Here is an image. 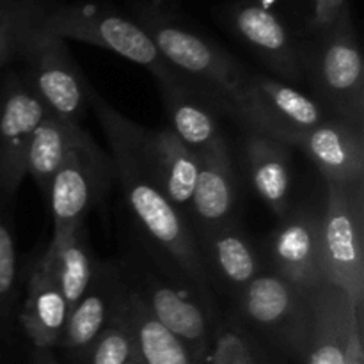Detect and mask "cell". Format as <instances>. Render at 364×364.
<instances>
[{"label": "cell", "instance_id": "6da1fadb", "mask_svg": "<svg viewBox=\"0 0 364 364\" xmlns=\"http://www.w3.org/2000/svg\"><path fill=\"white\" fill-rule=\"evenodd\" d=\"M89 107L95 109L109 141L114 176L119 181L142 245L160 270L166 272L167 279L191 290L215 315V297L194 231L188 220L164 198L142 164L135 141L137 123L114 109L92 87L89 91Z\"/></svg>", "mask_w": 364, "mask_h": 364}, {"label": "cell", "instance_id": "7a4b0ae2", "mask_svg": "<svg viewBox=\"0 0 364 364\" xmlns=\"http://www.w3.org/2000/svg\"><path fill=\"white\" fill-rule=\"evenodd\" d=\"M137 23L148 32L160 55L174 71L205 89L220 109L245 127V92L252 73L219 45L160 11L146 7L139 13Z\"/></svg>", "mask_w": 364, "mask_h": 364}, {"label": "cell", "instance_id": "3957f363", "mask_svg": "<svg viewBox=\"0 0 364 364\" xmlns=\"http://www.w3.org/2000/svg\"><path fill=\"white\" fill-rule=\"evenodd\" d=\"M316 34L315 46L306 50L304 66V77L315 92L313 98L331 117L363 128L364 66L350 11Z\"/></svg>", "mask_w": 364, "mask_h": 364}, {"label": "cell", "instance_id": "277c9868", "mask_svg": "<svg viewBox=\"0 0 364 364\" xmlns=\"http://www.w3.org/2000/svg\"><path fill=\"white\" fill-rule=\"evenodd\" d=\"M364 180L327 183L320 212V263L326 283L340 288L364 315Z\"/></svg>", "mask_w": 364, "mask_h": 364}, {"label": "cell", "instance_id": "5b68a950", "mask_svg": "<svg viewBox=\"0 0 364 364\" xmlns=\"http://www.w3.org/2000/svg\"><path fill=\"white\" fill-rule=\"evenodd\" d=\"M39 27L59 36L64 41L75 39L117 53L123 59L146 68L155 80L176 73L137 21L128 20L105 7L52 0L39 20Z\"/></svg>", "mask_w": 364, "mask_h": 364}, {"label": "cell", "instance_id": "8992f818", "mask_svg": "<svg viewBox=\"0 0 364 364\" xmlns=\"http://www.w3.org/2000/svg\"><path fill=\"white\" fill-rule=\"evenodd\" d=\"M18 59L23 60L25 71L21 75L46 112L82 124L91 85L75 63L66 41L43 31L38 21L25 39Z\"/></svg>", "mask_w": 364, "mask_h": 364}, {"label": "cell", "instance_id": "52a82bcc", "mask_svg": "<svg viewBox=\"0 0 364 364\" xmlns=\"http://www.w3.org/2000/svg\"><path fill=\"white\" fill-rule=\"evenodd\" d=\"M112 176L110 156L87 135L60 164L50 183L46 201L53 233L48 245H57L84 226L87 213L105 198Z\"/></svg>", "mask_w": 364, "mask_h": 364}, {"label": "cell", "instance_id": "ba28073f", "mask_svg": "<svg viewBox=\"0 0 364 364\" xmlns=\"http://www.w3.org/2000/svg\"><path fill=\"white\" fill-rule=\"evenodd\" d=\"M240 318L277 347L302 358L308 333V290L262 272L237 297Z\"/></svg>", "mask_w": 364, "mask_h": 364}, {"label": "cell", "instance_id": "9c48e42d", "mask_svg": "<svg viewBox=\"0 0 364 364\" xmlns=\"http://www.w3.org/2000/svg\"><path fill=\"white\" fill-rule=\"evenodd\" d=\"M123 270L151 315L191 350L196 361L205 363L213 345V313L191 290L146 267H123Z\"/></svg>", "mask_w": 364, "mask_h": 364}, {"label": "cell", "instance_id": "30bf717a", "mask_svg": "<svg viewBox=\"0 0 364 364\" xmlns=\"http://www.w3.org/2000/svg\"><path fill=\"white\" fill-rule=\"evenodd\" d=\"M313 96L279 78L251 75L245 92V128L290 146L304 132L329 119Z\"/></svg>", "mask_w": 364, "mask_h": 364}, {"label": "cell", "instance_id": "8fae6325", "mask_svg": "<svg viewBox=\"0 0 364 364\" xmlns=\"http://www.w3.org/2000/svg\"><path fill=\"white\" fill-rule=\"evenodd\" d=\"M45 107L21 73L0 85V194L11 199L27 176L25 162L31 139L45 116Z\"/></svg>", "mask_w": 364, "mask_h": 364}, {"label": "cell", "instance_id": "7c38bea8", "mask_svg": "<svg viewBox=\"0 0 364 364\" xmlns=\"http://www.w3.org/2000/svg\"><path fill=\"white\" fill-rule=\"evenodd\" d=\"M270 272L309 290L326 283L320 263V212L299 208L281 217L265 242Z\"/></svg>", "mask_w": 364, "mask_h": 364}, {"label": "cell", "instance_id": "4fadbf2b", "mask_svg": "<svg viewBox=\"0 0 364 364\" xmlns=\"http://www.w3.org/2000/svg\"><path fill=\"white\" fill-rule=\"evenodd\" d=\"M124 291L123 267L112 262H98L87 290L68 313L59 348L73 364L84 363L89 348L114 318Z\"/></svg>", "mask_w": 364, "mask_h": 364}, {"label": "cell", "instance_id": "5bb4252c", "mask_svg": "<svg viewBox=\"0 0 364 364\" xmlns=\"http://www.w3.org/2000/svg\"><path fill=\"white\" fill-rule=\"evenodd\" d=\"M135 141L142 164L164 198L188 220L201 155L185 146L171 130H149L137 124Z\"/></svg>", "mask_w": 364, "mask_h": 364}, {"label": "cell", "instance_id": "9a60e30c", "mask_svg": "<svg viewBox=\"0 0 364 364\" xmlns=\"http://www.w3.org/2000/svg\"><path fill=\"white\" fill-rule=\"evenodd\" d=\"M231 27L238 38L283 80L304 77L306 48L290 34L283 21L258 4H240L231 11Z\"/></svg>", "mask_w": 364, "mask_h": 364}, {"label": "cell", "instance_id": "2e32d148", "mask_svg": "<svg viewBox=\"0 0 364 364\" xmlns=\"http://www.w3.org/2000/svg\"><path fill=\"white\" fill-rule=\"evenodd\" d=\"M237 201L233 166L223 135L201 153L198 180L188 208V224L194 235L233 224Z\"/></svg>", "mask_w": 364, "mask_h": 364}, {"label": "cell", "instance_id": "e0dca14e", "mask_svg": "<svg viewBox=\"0 0 364 364\" xmlns=\"http://www.w3.org/2000/svg\"><path fill=\"white\" fill-rule=\"evenodd\" d=\"M212 290L220 288L235 299L263 272L258 249L238 224L196 235Z\"/></svg>", "mask_w": 364, "mask_h": 364}, {"label": "cell", "instance_id": "ac0fdd59", "mask_svg": "<svg viewBox=\"0 0 364 364\" xmlns=\"http://www.w3.org/2000/svg\"><path fill=\"white\" fill-rule=\"evenodd\" d=\"M290 146L301 149L315 164L327 183L364 180L363 128L329 117L295 137Z\"/></svg>", "mask_w": 364, "mask_h": 364}, {"label": "cell", "instance_id": "d6986e66", "mask_svg": "<svg viewBox=\"0 0 364 364\" xmlns=\"http://www.w3.org/2000/svg\"><path fill=\"white\" fill-rule=\"evenodd\" d=\"M156 84L171 123L169 130L185 146L201 155L217 139L223 137L217 121V109L220 107L205 89L178 71L156 80Z\"/></svg>", "mask_w": 364, "mask_h": 364}, {"label": "cell", "instance_id": "ffe728a7", "mask_svg": "<svg viewBox=\"0 0 364 364\" xmlns=\"http://www.w3.org/2000/svg\"><path fill=\"white\" fill-rule=\"evenodd\" d=\"M352 306L340 288L322 283L308 290L306 364H343Z\"/></svg>", "mask_w": 364, "mask_h": 364}, {"label": "cell", "instance_id": "44dd1931", "mask_svg": "<svg viewBox=\"0 0 364 364\" xmlns=\"http://www.w3.org/2000/svg\"><path fill=\"white\" fill-rule=\"evenodd\" d=\"M68 313L70 306L57 284L55 274L41 258L28 276L27 297L18 313V322L34 348L53 350L59 347Z\"/></svg>", "mask_w": 364, "mask_h": 364}, {"label": "cell", "instance_id": "7402d4cb", "mask_svg": "<svg viewBox=\"0 0 364 364\" xmlns=\"http://www.w3.org/2000/svg\"><path fill=\"white\" fill-rule=\"evenodd\" d=\"M117 313L130 333L134 350L142 364H199L191 350L151 315L127 274Z\"/></svg>", "mask_w": 364, "mask_h": 364}, {"label": "cell", "instance_id": "603a6c76", "mask_svg": "<svg viewBox=\"0 0 364 364\" xmlns=\"http://www.w3.org/2000/svg\"><path fill=\"white\" fill-rule=\"evenodd\" d=\"M249 176L256 194L276 215L290 212L291 167L288 146L272 137L251 132L245 141Z\"/></svg>", "mask_w": 364, "mask_h": 364}, {"label": "cell", "instance_id": "cb8c5ba5", "mask_svg": "<svg viewBox=\"0 0 364 364\" xmlns=\"http://www.w3.org/2000/svg\"><path fill=\"white\" fill-rule=\"evenodd\" d=\"M87 135V130H84L82 124L45 112L32 135L25 162V173L41 191L43 198H48L50 183L60 164Z\"/></svg>", "mask_w": 364, "mask_h": 364}, {"label": "cell", "instance_id": "d4e9b609", "mask_svg": "<svg viewBox=\"0 0 364 364\" xmlns=\"http://www.w3.org/2000/svg\"><path fill=\"white\" fill-rule=\"evenodd\" d=\"M41 258L55 274L57 284L71 309L87 290L100 262L91 251L85 224L57 245H48Z\"/></svg>", "mask_w": 364, "mask_h": 364}, {"label": "cell", "instance_id": "484cf974", "mask_svg": "<svg viewBox=\"0 0 364 364\" xmlns=\"http://www.w3.org/2000/svg\"><path fill=\"white\" fill-rule=\"evenodd\" d=\"M52 0H0V71L18 59L25 39Z\"/></svg>", "mask_w": 364, "mask_h": 364}, {"label": "cell", "instance_id": "4316f807", "mask_svg": "<svg viewBox=\"0 0 364 364\" xmlns=\"http://www.w3.org/2000/svg\"><path fill=\"white\" fill-rule=\"evenodd\" d=\"M16 249L11 224L0 215V326L7 329L16 304Z\"/></svg>", "mask_w": 364, "mask_h": 364}, {"label": "cell", "instance_id": "83f0119b", "mask_svg": "<svg viewBox=\"0 0 364 364\" xmlns=\"http://www.w3.org/2000/svg\"><path fill=\"white\" fill-rule=\"evenodd\" d=\"M134 345L123 318L116 311L109 326L102 331L89 348L82 364H127Z\"/></svg>", "mask_w": 364, "mask_h": 364}, {"label": "cell", "instance_id": "f1b7e54d", "mask_svg": "<svg viewBox=\"0 0 364 364\" xmlns=\"http://www.w3.org/2000/svg\"><path fill=\"white\" fill-rule=\"evenodd\" d=\"M210 358L215 364H256V355L249 341L233 327L217 331Z\"/></svg>", "mask_w": 364, "mask_h": 364}, {"label": "cell", "instance_id": "f546056e", "mask_svg": "<svg viewBox=\"0 0 364 364\" xmlns=\"http://www.w3.org/2000/svg\"><path fill=\"white\" fill-rule=\"evenodd\" d=\"M343 364H364V315L352 308Z\"/></svg>", "mask_w": 364, "mask_h": 364}, {"label": "cell", "instance_id": "4dcf8cb0", "mask_svg": "<svg viewBox=\"0 0 364 364\" xmlns=\"http://www.w3.org/2000/svg\"><path fill=\"white\" fill-rule=\"evenodd\" d=\"M348 11L345 0H313L311 31L322 32Z\"/></svg>", "mask_w": 364, "mask_h": 364}, {"label": "cell", "instance_id": "1f68e13d", "mask_svg": "<svg viewBox=\"0 0 364 364\" xmlns=\"http://www.w3.org/2000/svg\"><path fill=\"white\" fill-rule=\"evenodd\" d=\"M32 364H59L52 350H43V348H34L32 352Z\"/></svg>", "mask_w": 364, "mask_h": 364}, {"label": "cell", "instance_id": "d6a6232c", "mask_svg": "<svg viewBox=\"0 0 364 364\" xmlns=\"http://www.w3.org/2000/svg\"><path fill=\"white\" fill-rule=\"evenodd\" d=\"M132 345H134V343H132ZM127 364H142L141 359H139V355L135 354V350H132V354H130V358H128Z\"/></svg>", "mask_w": 364, "mask_h": 364}, {"label": "cell", "instance_id": "836d02e7", "mask_svg": "<svg viewBox=\"0 0 364 364\" xmlns=\"http://www.w3.org/2000/svg\"><path fill=\"white\" fill-rule=\"evenodd\" d=\"M203 364H215V361H213V359L210 358V354H208V358L205 359V363H203Z\"/></svg>", "mask_w": 364, "mask_h": 364}, {"label": "cell", "instance_id": "e575fe53", "mask_svg": "<svg viewBox=\"0 0 364 364\" xmlns=\"http://www.w3.org/2000/svg\"><path fill=\"white\" fill-rule=\"evenodd\" d=\"M256 364H259V363H258V361H256Z\"/></svg>", "mask_w": 364, "mask_h": 364}]
</instances>
